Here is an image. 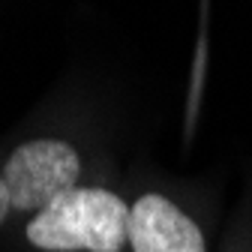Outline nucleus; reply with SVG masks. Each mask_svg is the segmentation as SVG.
<instances>
[{"label": "nucleus", "mask_w": 252, "mask_h": 252, "mask_svg": "<svg viewBox=\"0 0 252 252\" xmlns=\"http://www.w3.org/2000/svg\"><path fill=\"white\" fill-rule=\"evenodd\" d=\"M33 252H129V201L105 183L69 189L21 225Z\"/></svg>", "instance_id": "1"}, {"label": "nucleus", "mask_w": 252, "mask_h": 252, "mask_svg": "<svg viewBox=\"0 0 252 252\" xmlns=\"http://www.w3.org/2000/svg\"><path fill=\"white\" fill-rule=\"evenodd\" d=\"M0 174L6 180L12 210L27 219L84 183V156L75 141L63 135H33L3 156Z\"/></svg>", "instance_id": "2"}, {"label": "nucleus", "mask_w": 252, "mask_h": 252, "mask_svg": "<svg viewBox=\"0 0 252 252\" xmlns=\"http://www.w3.org/2000/svg\"><path fill=\"white\" fill-rule=\"evenodd\" d=\"M129 252H207V237L183 204L144 189L129 201Z\"/></svg>", "instance_id": "3"}, {"label": "nucleus", "mask_w": 252, "mask_h": 252, "mask_svg": "<svg viewBox=\"0 0 252 252\" xmlns=\"http://www.w3.org/2000/svg\"><path fill=\"white\" fill-rule=\"evenodd\" d=\"M12 198H9V189H6V180L3 174H0V228H3L9 222V216H12Z\"/></svg>", "instance_id": "4"}]
</instances>
